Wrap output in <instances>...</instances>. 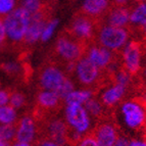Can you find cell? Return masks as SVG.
Wrapping results in <instances>:
<instances>
[{
	"mask_svg": "<svg viewBox=\"0 0 146 146\" xmlns=\"http://www.w3.org/2000/svg\"><path fill=\"white\" fill-rule=\"evenodd\" d=\"M87 110L88 115L95 119H102L104 117V105L97 98H90L84 106Z\"/></svg>",
	"mask_w": 146,
	"mask_h": 146,
	"instance_id": "ffe728a7",
	"label": "cell"
},
{
	"mask_svg": "<svg viewBox=\"0 0 146 146\" xmlns=\"http://www.w3.org/2000/svg\"><path fill=\"white\" fill-rule=\"evenodd\" d=\"M76 76L79 83L86 89L94 90L101 87V84L104 83V73L94 66L89 59L84 56L76 63Z\"/></svg>",
	"mask_w": 146,
	"mask_h": 146,
	"instance_id": "277c9868",
	"label": "cell"
},
{
	"mask_svg": "<svg viewBox=\"0 0 146 146\" xmlns=\"http://www.w3.org/2000/svg\"><path fill=\"white\" fill-rule=\"evenodd\" d=\"M85 56L101 71H106L111 64L115 63L117 59L113 51H110L97 43L92 45L90 44L88 46Z\"/></svg>",
	"mask_w": 146,
	"mask_h": 146,
	"instance_id": "30bf717a",
	"label": "cell"
},
{
	"mask_svg": "<svg viewBox=\"0 0 146 146\" xmlns=\"http://www.w3.org/2000/svg\"><path fill=\"white\" fill-rule=\"evenodd\" d=\"M98 24L99 21L94 20L82 11H79L77 15H74L70 27L66 31L78 40L90 45L89 43L96 37Z\"/></svg>",
	"mask_w": 146,
	"mask_h": 146,
	"instance_id": "5b68a950",
	"label": "cell"
},
{
	"mask_svg": "<svg viewBox=\"0 0 146 146\" xmlns=\"http://www.w3.org/2000/svg\"><path fill=\"white\" fill-rule=\"evenodd\" d=\"M74 146H99V145H98L95 138L93 137L92 133H87V134H85L84 136L81 137L80 140Z\"/></svg>",
	"mask_w": 146,
	"mask_h": 146,
	"instance_id": "f1b7e54d",
	"label": "cell"
},
{
	"mask_svg": "<svg viewBox=\"0 0 146 146\" xmlns=\"http://www.w3.org/2000/svg\"><path fill=\"white\" fill-rule=\"evenodd\" d=\"M10 143H8V142L6 141H3V140H1L0 139V146H9Z\"/></svg>",
	"mask_w": 146,
	"mask_h": 146,
	"instance_id": "74e56055",
	"label": "cell"
},
{
	"mask_svg": "<svg viewBox=\"0 0 146 146\" xmlns=\"http://www.w3.org/2000/svg\"><path fill=\"white\" fill-rule=\"evenodd\" d=\"M64 146L68 144V127L61 119H50L45 125L44 136Z\"/></svg>",
	"mask_w": 146,
	"mask_h": 146,
	"instance_id": "7c38bea8",
	"label": "cell"
},
{
	"mask_svg": "<svg viewBox=\"0 0 146 146\" xmlns=\"http://www.w3.org/2000/svg\"><path fill=\"white\" fill-rule=\"evenodd\" d=\"M88 44L80 41L68 32H61L54 45V53L58 61L68 64L77 63L84 57L88 48Z\"/></svg>",
	"mask_w": 146,
	"mask_h": 146,
	"instance_id": "6da1fadb",
	"label": "cell"
},
{
	"mask_svg": "<svg viewBox=\"0 0 146 146\" xmlns=\"http://www.w3.org/2000/svg\"><path fill=\"white\" fill-rule=\"evenodd\" d=\"M145 76H146V71H145Z\"/></svg>",
	"mask_w": 146,
	"mask_h": 146,
	"instance_id": "b9f144b4",
	"label": "cell"
},
{
	"mask_svg": "<svg viewBox=\"0 0 146 146\" xmlns=\"http://www.w3.org/2000/svg\"><path fill=\"white\" fill-rule=\"evenodd\" d=\"M127 88L119 84H113L111 87L107 88L102 93L100 101L105 107H112L117 102H119L122 98L125 96Z\"/></svg>",
	"mask_w": 146,
	"mask_h": 146,
	"instance_id": "ac0fdd59",
	"label": "cell"
},
{
	"mask_svg": "<svg viewBox=\"0 0 146 146\" xmlns=\"http://www.w3.org/2000/svg\"><path fill=\"white\" fill-rule=\"evenodd\" d=\"M130 141L125 137H119L113 146H129Z\"/></svg>",
	"mask_w": 146,
	"mask_h": 146,
	"instance_id": "836d02e7",
	"label": "cell"
},
{
	"mask_svg": "<svg viewBox=\"0 0 146 146\" xmlns=\"http://www.w3.org/2000/svg\"><path fill=\"white\" fill-rule=\"evenodd\" d=\"M110 8V0H85L81 11L94 20L99 21Z\"/></svg>",
	"mask_w": 146,
	"mask_h": 146,
	"instance_id": "e0dca14e",
	"label": "cell"
},
{
	"mask_svg": "<svg viewBox=\"0 0 146 146\" xmlns=\"http://www.w3.org/2000/svg\"><path fill=\"white\" fill-rule=\"evenodd\" d=\"M130 23L139 27L146 26V3H138L136 7L130 11Z\"/></svg>",
	"mask_w": 146,
	"mask_h": 146,
	"instance_id": "44dd1931",
	"label": "cell"
},
{
	"mask_svg": "<svg viewBox=\"0 0 146 146\" xmlns=\"http://www.w3.org/2000/svg\"><path fill=\"white\" fill-rule=\"evenodd\" d=\"M64 122L72 133L84 136L90 128V117L82 104H66Z\"/></svg>",
	"mask_w": 146,
	"mask_h": 146,
	"instance_id": "8992f818",
	"label": "cell"
},
{
	"mask_svg": "<svg viewBox=\"0 0 146 146\" xmlns=\"http://www.w3.org/2000/svg\"><path fill=\"white\" fill-rule=\"evenodd\" d=\"M10 92L7 90H0V106L7 105L9 102Z\"/></svg>",
	"mask_w": 146,
	"mask_h": 146,
	"instance_id": "1f68e13d",
	"label": "cell"
},
{
	"mask_svg": "<svg viewBox=\"0 0 146 146\" xmlns=\"http://www.w3.org/2000/svg\"><path fill=\"white\" fill-rule=\"evenodd\" d=\"M49 1H54V0H49Z\"/></svg>",
	"mask_w": 146,
	"mask_h": 146,
	"instance_id": "60d3db41",
	"label": "cell"
},
{
	"mask_svg": "<svg viewBox=\"0 0 146 146\" xmlns=\"http://www.w3.org/2000/svg\"><path fill=\"white\" fill-rule=\"evenodd\" d=\"M57 23H58V21L52 20V19L47 22L46 26H45V28H44V30H43V33H42V35H41V41L46 42L47 40L51 37L52 33H53L54 30H55V28H56Z\"/></svg>",
	"mask_w": 146,
	"mask_h": 146,
	"instance_id": "83f0119b",
	"label": "cell"
},
{
	"mask_svg": "<svg viewBox=\"0 0 146 146\" xmlns=\"http://www.w3.org/2000/svg\"><path fill=\"white\" fill-rule=\"evenodd\" d=\"M50 6L48 4L41 10L37 12L36 15H31L29 27L25 35L24 43L25 45H33L39 39H41V35L43 33V30L46 26L47 22L51 20L50 17Z\"/></svg>",
	"mask_w": 146,
	"mask_h": 146,
	"instance_id": "9c48e42d",
	"label": "cell"
},
{
	"mask_svg": "<svg viewBox=\"0 0 146 146\" xmlns=\"http://www.w3.org/2000/svg\"><path fill=\"white\" fill-rule=\"evenodd\" d=\"M36 146H61L60 144L56 143L55 141L51 140V139L47 138V137H42L40 140L37 142Z\"/></svg>",
	"mask_w": 146,
	"mask_h": 146,
	"instance_id": "4dcf8cb0",
	"label": "cell"
},
{
	"mask_svg": "<svg viewBox=\"0 0 146 146\" xmlns=\"http://www.w3.org/2000/svg\"><path fill=\"white\" fill-rule=\"evenodd\" d=\"M144 142H145V143H146V135H145V136H144Z\"/></svg>",
	"mask_w": 146,
	"mask_h": 146,
	"instance_id": "ab89813d",
	"label": "cell"
},
{
	"mask_svg": "<svg viewBox=\"0 0 146 146\" xmlns=\"http://www.w3.org/2000/svg\"><path fill=\"white\" fill-rule=\"evenodd\" d=\"M123 68L131 76H135L140 71L141 47L138 42H130L122 52Z\"/></svg>",
	"mask_w": 146,
	"mask_h": 146,
	"instance_id": "8fae6325",
	"label": "cell"
},
{
	"mask_svg": "<svg viewBox=\"0 0 146 146\" xmlns=\"http://www.w3.org/2000/svg\"><path fill=\"white\" fill-rule=\"evenodd\" d=\"M7 37H6V32H5L4 24H3V19L0 17V48H2L6 43Z\"/></svg>",
	"mask_w": 146,
	"mask_h": 146,
	"instance_id": "f546056e",
	"label": "cell"
},
{
	"mask_svg": "<svg viewBox=\"0 0 146 146\" xmlns=\"http://www.w3.org/2000/svg\"><path fill=\"white\" fill-rule=\"evenodd\" d=\"M122 113L130 129L140 130L146 125V102L140 98L125 101L122 104Z\"/></svg>",
	"mask_w": 146,
	"mask_h": 146,
	"instance_id": "52a82bcc",
	"label": "cell"
},
{
	"mask_svg": "<svg viewBox=\"0 0 146 146\" xmlns=\"http://www.w3.org/2000/svg\"><path fill=\"white\" fill-rule=\"evenodd\" d=\"M9 146H32L30 143H24V142H17L15 141V143L10 144Z\"/></svg>",
	"mask_w": 146,
	"mask_h": 146,
	"instance_id": "8d00e7d4",
	"label": "cell"
},
{
	"mask_svg": "<svg viewBox=\"0 0 146 146\" xmlns=\"http://www.w3.org/2000/svg\"><path fill=\"white\" fill-rule=\"evenodd\" d=\"M63 100L53 91L42 90L37 95V106L40 113L56 112L61 107Z\"/></svg>",
	"mask_w": 146,
	"mask_h": 146,
	"instance_id": "5bb4252c",
	"label": "cell"
},
{
	"mask_svg": "<svg viewBox=\"0 0 146 146\" xmlns=\"http://www.w3.org/2000/svg\"><path fill=\"white\" fill-rule=\"evenodd\" d=\"M17 0H0V17L3 19L15 9Z\"/></svg>",
	"mask_w": 146,
	"mask_h": 146,
	"instance_id": "d4e9b609",
	"label": "cell"
},
{
	"mask_svg": "<svg viewBox=\"0 0 146 146\" xmlns=\"http://www.w3.org/2000/svg\"><path fill=\"white\" fill-rule=\"evenodd\" d=\"M15 132H17V126L15 125H1L0 126V139L8 143L15 138Z\"/></svg>",
	"mask_w": 146,
	"mask_h": 146,
	"instance_id": "cb8c5ba5",
	"label": "cell"
},
{
	"mask_svg": "<svg viewBox=\"0 0 146 146\" xmlns=\"http://www.w3.org/2000/svg\"><path fill=\"white\" fill-rule=\"evenodd\" d=\"M107 25L117 28H127L130 24V10L125 6H113L108 8L106 13Z\"/></svg>",
	"mask_w": 146,
	"mask_h": 146,
	"instance_id": "2e32d148",
	"label": "cell"
},
{
	"mask_svg": "<svg viewBox=\"0 0 146 146\" xmlns=\"http://www.w3.org/2000/svg\"><path fill=\"white\" fill-rule=\"evenodd\" d=\"M138 3H146V0H135Z\"/></svg>",
	"mask_w": 146,
	"mask_h": 146,
	"instance_id": "f35d334b",
	"label": "cell"
},
{
	"mask_svg": "<svg viewBox=\"0 0 146 146\" xmlns=\"http://www.w3.org/2000/svg\"><path fill=\"white\" fill-rule=\"evenodd\" d=\"M17 119V112L10 105L0 106V123L2 125H12Z\"/></svg>",
	"mask_w": 146,
	"mask_h": 146,
	"instance_id": "603a6c76",
	"label": "cell"
},
{
	"mask_svg": "<svg viewBox=\"0 0 146 146\" xmlns=\"http://www.w3.org/2000/svg\"><path fill=\"white\" fill-rule=\"evenodd\" d=\"M97 44L105 47L110 51H119L128 43L130 32L128 28L112 27L110 25L98 24L96 32Z\"/></svg>",
	"mask_w": 146,
	"mask_h": 146,
	"instance_id": "3957f363",
	"label": "cell"
},
{
	"mask_svg": "<svg viewBox=\"0 0 146 146\" xmlns=\"http://www.w3.org/2000/svg\"><path fill=\"white\" fill-rule=\"evenodd\" d=\"M37 133L36 122L34 117L26 115L21 119L17 125V132H15V141L30 143L35 140Z\"/></svg>",
	"mask_w": 146,
	"mask_h": 146,
	"instance_id": "9a60e30c",
	"label": "cell"
},
{
	"mask_svg": "<svg viewBox=\"0 0 146 146\" xmlns=\"http://www.w3.org/2000/svg\"><path fill=\"white\" fill-rule=\"evenodd\" d=\"M64 72L56 62H50L44 64L39 73V85L43 90H49L57 92L63 82L66 80Z\"/></svg>",
	"mask_w": 146,
	"mask_h": 146,
	"instance_id": "ba28073f",
	"label": "cell"
},
{
	"mask_svg": "<svg viewBox=\"0 0 146 146\" xmlns=\"http://www.w3.org/2000/svg\"><path fill=\"white\" fill-rule=\"evenodd\" d=\"M26 103V97L25 95L20 92H12L10 93L9 97V105L13 108H21Z\"/></svg>",
	"mask_w": 146,
	"mask_h": 146,
	"instance_id": "4316f807",
	"label": "cell"
},
{
	"mask_svg": "<svg viewBox=\"0 0 146 146\" xmlns=\"http://www.w3.org/2000/svg\"><path fill=\"white\" fill-rule=\"evenodd\" d=\"M3 68L8 74H15L19 71V66H17V63H7V64H4Z\"/></svg>",
	"mask_w": 146,
	"mask_h": 146,
	"instance_id": "d6a6232c",
	"label": "cell"
},
{
	"mask_svg": "<svg viewBox=\"0 0 146 146\" xmlns=\"http://www.w3.org/2000/svg\"><path fill=\"white\" fill-rule=\"evenodd\" d=\"M129 146H146V143L144 141H140V140H132L130 141Z\"/></svg>",
	"mask_w": 146,
	"mask_h": 146,
	"instance_id": "e575fe53",
	"label": "cell"
},
{
	"mask_svg": "<svg viewBox=\"0 0 146 146\" xmlns=\"http://www.w3.org/2000/svg\"><path fill=\"white\" fill-rule=\"evenodd\" d=\"M129 0H112V2L115 6H125Z\"/></svg>",
	"mask_w": 146,
	"mask_h": 146,
	"instance_id": "d590c367",
	"label": "cell"
},
{
	"mask_svg": "<svg viewBox=\"0 0 146 146\" xmlns=\"http://www.w3.org/2000/svg\"><path fill=\"white\" fill-rule=\"evenodd\" d=\"M91 133L99 146H113L119 138L115 126L107 121L99 123Z\"/></svg>",
	"mask_w": 146,
	"mask_h": 146,
	"instance_id": "4fadbf2b",
	"label": "cell"
},
{
	"mask_svg": "<svg viewBox=\"0 0 146 146\" xmlns=\"http://www.w3.org/2000/svg\"><path fill=\"white\" fill-rule=\"evenodd\" d=\"M47 3H45L43 0H22L21 1V7L24 8L30 15H36L37 12L41 11Z\"/></svg>",
	"mask_w": 146,
	"mask_h": 146,
	"instance_id": "7402d4cb",
	"label": "cell"
},
{
	"mask_svg": "<svg viewBox=\"0 0 146 146\" xmlns=\"http://www.w3.org/2000/svg\"><path fill=\"white\" fill-rule=\"evenodd\" d=\"M74 89H75V85H74L73 81L68 77L66 80L64 81L63 84L61 85V87L58 89V91L56 92V94L60 97L61 100H64V98H66L72 91H74Z\"/></svg>",
	"mask_w": 146,
	"mask_h": 146,
	"instance_id": "484cf974",
	"label": "cell"
},
{
	"mask_svg": "<svg viewBox=\"0 0 146 146\" xmlns=\"http://www.w3.org/2000/svg\"><path fill=\"white\" fill-rule=\"evenodd\" d=\"M31 15L24 8L19 7L3 17L6 37L13 45L24 43L25 35L29 27Z\"/></svg>",
	"mask_w": 146,
	"mask_h": 146,
	"instance_id": "7a4b0ae2",
	"label": "cell"
},
{
	"mask_svg": "<svg viewBox=\"0 0 146 146\" xmlns=\"http://www.w3.org/2000/svg\"><path fill=\"white\" fill-rule=\"evenodd\" d=\"M94 91L89 89H83V90L72 91L70 94L64 98L63 102L66 104H85L88 100L93 97Z\"/></svg>",
	"mask_w": 146,
	"mask_h": 146,
	"instance_id": "d6986e66",
	"label": "cell"
}]
</instances>
